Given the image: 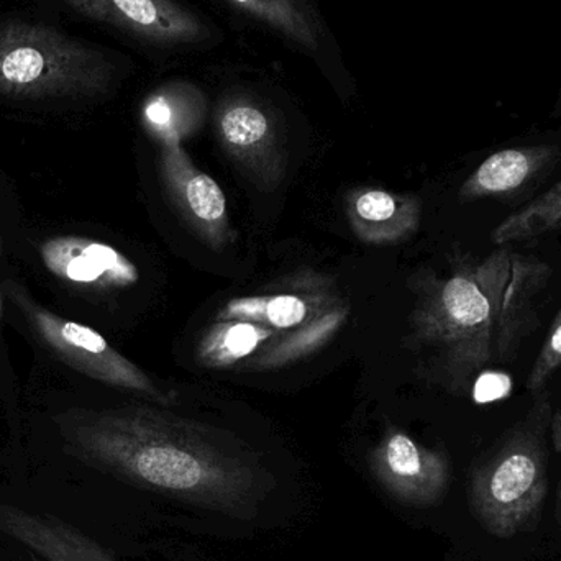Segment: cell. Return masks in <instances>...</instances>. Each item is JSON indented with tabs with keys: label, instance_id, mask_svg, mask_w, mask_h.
Instances as JSON below:
<instances>
[{
	"label": "cell",
	"instance_id": "9a60e30c",
	"mask_svg": "<svg viewBox=\"0 0 561 561\" xmlns=\"http://www.w3.org/2000/svg\"><path fill=\"white\" fill-rule=\"evenodd\" d=\"M276 333L268 327L243 320H217L197 346V362L207 368H230L268 345Z\"/></svg>",
	"mask_w": 561,
	"mask_h": 561
},
{
	"label": "cell",
	"instance_id": "ffe728a7",
	"mask_svg": "<svg viewBox=\"0 0 561 561\" xmlns=\"http://www.w3.org/2000/svg\"><path fill=\"white\" fill-rule=\"evenodd\" d=\"M550 432H552L553 447H556L557 454L560 455L561 461V412L557 411L552 414V421H550ZM557 519L561 526V481L559 491V504H557Z\"/></svg>",
	"mask_w": 561,
	"mask_h": 561
},
{
	"label": "cell",
	"instance_id": "8fae6325",
	"mask_svg": "<svg viewBox=\"0 0 561 561\" xmlns=\"http://www.w3.org/2000/svg\"><path fill=\"white\" fill-rule=\"evenodd\" d=\"M350 226L359 240L373 245L409 239L421 222V201L369 187L355 191L346 203Z\"/></svg>",
	"mask_w": 561,
	"mask_h": 561
},
{
	"label": "cell",
	"instance_id": "e0dca14e",
	"mask_svg": "<svg viewBox=\"0 0 561 561\" xmlns=\"http://www.w3.org/2000/svg\"><path fill=\"white\" fill-rule=\"evenodd\" d=\"M561 230V181L542 196L511 214L496 229L491 240L497 247L527 242Z\"/></svg>",
	"mask_w": 561,
	"mask_h": 561
},
{
	"label": "cell",
	"instance_id": "ba28073f",
	"mask_svg": "<svg viewBox=\"0 0 561 561\" xmlns=\"http://www.w3.org/2000/svg\"><path fill=\"white\" fill-rule=\"evenodd\" d=\"M95 22L157 45L201 43L209 36L203 20L176 0H61Z\"/></svg>",
	"mask_w": 561,
	"mask_h": 561
},
{
	"label": "cell",
	"instance_id": "8992f818",
	"mask_svg": "<svg viewBox=\"0 0 561 561\" xmlns=\"http://www.w3.org/2000/svg\"><path fill=\"white\" fill-rule=\"evenodd\" d=\"M379 486L399 503L428 507L440 503L450 483V460L401 431L385 434L369 457Z\"/></svg>",
	"mask_w": 561,
	"mask_h": 561
},
{
	"label": "cell",
	"instance_id": "d6986e66",
	"mask_svg": "<svg viewBox=\"0 0 561 561\" xmlns=\"http://www.w3.org/2000/svg\"><path fill=\"white\" fill-rule=\"evenodd\" d=\"M511 381L506 376L496 375L494 371H486L478 376L473 386V396L477 401H493L510 391Z\"/></svg>",
	"mask_w": 561,
	"mask_h": 561
},
{
	"label": "cell",
	"instance_id": "9c48e42d",
	"mask_svg": "<svg viewBox=\"0 0 561 561\" xmlns=\"http://www.w3.org/2000/svg\"><path fill=\"white\" fill-rule=\"evenodd\" d=\"M217 135L227 153L263 180L278 170V131L262 104L249 95H232L217 108Z\"/></svg>",
	"mask_w": 561,
	"mask_h": 561
},
{
	"label": "cell",
	"instance_id": "7a4b0ae2",
	"mask_svg": "<svg viewBox=\"0 0 561 561\" xmlns=\"http://www.w3.org/2000/svg\"><path fill=\"white\" fill-rule=\"evenodd\" d=\"M85 445L170 500L252 520L272 486L259 457L219 428L147 405L88 414Z\"/></svg>",
	"mask_w": 561,
	"mask_h": 561
},
{
	"label": "cell",
	"instance_id": "44dd1931",
	"mask_svg": "<svg viewBox=\"0 0 561 561\" xmlns=\"http://www.w3.org/2000/svg\"><path fill=\"white\" fill-rule=\"evenodd\" d=\"M553 115H556V117H559V115H561V91L559 99H557L556 111H553Z\"/></svg>",
	"mask_w": 561,
	"mask_h": 561
},
{
	"label": "cell",
	"instance_id": "5bb4252c",
	"mask_svg": "<svg viewBox=\"0 0 561 561\" xmlns=\"http://www.w3.org/2000/svg\"><path fill=\"white\" fill-rule=\"evenodd\" d=\"M204 95L190 84H170L154 92L144 107L148 130L163 144H181L204 117Z\"/></svg>",
	"mask_w": 561,
	"mask_h": 561
},
{
	"label": "cell",
	"instance_id": "5b68a950",
	"mask_svg": "<svg viewBox=\"0 0 561 561\" xmlns=\"http://www.w3.org/2000/svg\"><path fill=\"white\" fill-rule=\"evenodd\" d=\"M5 289L36 335L69 368L112 388L144 396L154 404H173V392L161 389L144 369L118 353L101 333L51 312L12 280H7Z\"/></svg>",
	"mask_w": 561,
	"mask_h": 561
},
{
	"label": "cell",
	"instance_id": "ac0fdd59",
	"mask_svg": "<svg viewBox=\"0 0 561 561\" xmlns=\"http://www.w3.org/2000/svg\"><path fill=\"white\" fill-rule=\"evenodd\" d=\"M561 368V307L553 319L552 327L547 333L546 342H543L542 350L539 356L534 362L533 369L527 379V389L534 396L540 394L546 391L547 382L552 379V376Z\"/></svg>",
	"mask_w": 561,
	"mask_h": 561
},
{
	"label": "cell",
	"instance_id": "3957f363",
	"mask_svg": "<svg viewBox=\"0 0 561 561\" xmlns=\"http://www.w3.org/2000/svg\"><path fill=\"white\" fill-rule=\"evenodd\" d=\"M552 414L546 389L471 474V513L497 539H511L539 519L549 491L546 437Z\"/></svg>",
	"mask_w": 561,
	"mask_h": 561
},
{
	"label": "cell",
	"instance_id": "7c38bea8",
	"mask_svg": "<svg viewBox=\"0 0 561 561\" xmlns=\"http://www.w3.org/2000/svg\"><path fill=\"white\" fill-rule=\"evenodd\" d=\"M557 145L506 148L483 161L461 184L460 199L506 196L536 180L559 160Z\"/></svg>",
	"mask_w": 561,
	"mask_h": 561
},
{
	"label": "cell",
	"instance_id": "4fadbf2b",
	"mask_svg": "<svg viewBox=\"0 0 561 561\" xmlns=\"http://www.w3.org/2000/svg\"><path fill=\"white\" fill-rule=\"evenodd\" d=\"M330 306L320 294H263V296L237 297L229 300L217 313V320H243L268 327L275 333L307 329L320 317L339 306Z\"/></svg>",
	"mask_w": 561,
	"mask_h": 561
},
{
	"label": "cell",
	"instance_id": "52a82bcc",
	"mask_svg": "<svg viewBox=\"0 0 561 561\" xmlns=\"http://www.w3.org/2000/svg\"><path fill=\"white\" fill-rule=\"evenodd\" d=\"M160 170L164 190L187 227L210 249L232 242L226 194L193 163L181 144L161 145Z\"/></svg>",
	"mask_w": 561,
	"mask_h": 561
},
{
	"label": "cell",
	"instance_id": "277c9868",
	"mask_svg": "<svg viewBox=\"0 0 561 561\" xmlns=\"http://www.w3.org/2000/svg\"><path fill=\"white\" fill-rule=\"evenodd\" d=\"M114 66L104 53L45 23L0 22V95L25 101L95 98Z\"/></svg>",
	"mask_w": 561,
	"mask_h": 561
},
{
	"label": "cell",
	"instance_id": "2e32d148",
	"mask_svg": "<svg viewBox=\"0 0 561 561\" xmlns=\"http://www.w3.org/2000/svg\"><path fill=\"white\" fill-rule=\"evenodd\" d=\"M237 9L309 51L320 45V25L309 0H229Z\"/></svg>",
	"mask_w": 561,
	"mask_h": 561
},
{
	"label": "cell",
	"instance_id": "6da1fadb",
	"mask_svg": "<svg viewBox=\"0 0 561 561\" xmlns=\"http://www.w3.org/2000/svg\"><path fill=\"white\" fill-rule=\"evenodd\" d=\"M552 266L501 245L480 262H463L448 278L425 280L412 313L432 378L455 394L473 392L494 366L511 365L539 329Z\"/></svg>",
	"mask_w": 561,
	"mask_h": 561
},
{
	"label": "cell",
	"instance_id": "30bf717a",
	"mask_svg": "<svg viewBox=\"0 0 561 561\" xmlns=\"http://www.w3.org/2000/svg\"><path fill=\"white\" fill-rule=\"evenodd\" d=\"M46 268L79 286L122 289L134 286L137 266L117 250L84 237H56L42 245Z\"/></svg>",
	"mask_w": 561,
	"mask_h": 561
}]
</instances>
